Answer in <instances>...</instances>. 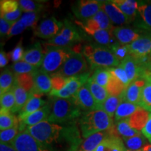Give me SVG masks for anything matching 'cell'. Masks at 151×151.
Masks as SVG:
<instances>
[{"label": "cell", "mask_w": 151, "mask_h": 151, "mask_svg": "<svg viewBox=\"0 0 151 151\" xmlns=\"http://www.w3.org/2000/svg\"><path fill=\"white\" fill-rule=\"evenodd\" d=\"M81 143L82 138L77 123L59 125L45 148L49 151H77Z\"/></svg>", "instance_id": "1"}, {"label": "cell", "mask_w": 151, "mask_h": 151, "mask_svg": "<svg viewBox=\"0 0 151 151\" xmlns=\"http://www.w3.org/2000/svg\"><path fill=\"white\" fill-rule=\"evenodd\" d=\"M52 97V109L48 121L56 124L69 125L77 123L83 112L75 104L72 98L62 99Z\"/></svg>", "instance_id": "2"}, {"label": "cell", "mask_w": 151, "mask_h": 151, "mask_svg": "<svg viewBox=\"0 0 151 151\" xmlns=\"http://www.w3.org/2000/svg\"><path fill=\"white\" fill-rule=\"evenodd\" d=\"M78 124L82 137L87 139L94 134L111 129L114 122L104 111L99 109L83 113Z\"/></svg>", "instance_id": "3"}, {"label": "cell", "mask_w": 151, "mask_h": 151, "mask_svg": "<svg viewBox=\"0 0 151 151\" xmlns=\"http://www.w3.org/2000/svg\"><path fill=\"white\" fill-rule=\"evenodd\" d=\"M82 53L90 64L92 70L97 68L118 67L120 62L117 59L110 48L99 44H88L82 49Z\"/></svg>", "instance_id": "4"}, {"label": "cell", "mask_w": 151, "mask_h": 151, "mask_svg": "<svg viewBox=\"0 0 151 151\" xmlns=\"http://www.w3.org/2000/svg\"><path fill=\"white\" fill-rule=\"evenodd\" d=\"M44 58L41 69L47 73H55L60 70L72 52L69 47H58L45 44Z\"/></svg>", "instance_id": "5"}, {"label": "cell", "mask_w": 151, "mask_h": 151, "mask_svg": "<svg viewBox=\"0 0 151 151\" xmlns=\"http://www.w3.org/2000/svg\"><path fill=\"white\" fill-rule=\"evenodd\" d=\"M87 69L88 64L83 54L72 50L70 56L56 73L65 78H70L86 73Z\"/></svg>", "instance_id": "6"}, {"label": "cell", "mask_w": 151, "mask_h": 151, "mask_svg": "<svg viewBox=\"0 0 151 151\" xmlns=\"http://www.w3.org/2000/svg\"><path fill=\"white\" fill-rule=\"evenodd\" d=\"M90 73L86 72L83 74L68 78V82L66 86L60 90H51L49 95L52 97L62 98V99H69L78 91V90L86 84L89 80Z\"/></svg>", "instance_id": "7"}, {"label": "cell", "mask_w": 151, "mask_h": 151, "mask_svg": "<svg viewBox=\"0 0 151 151\" xmlns=\"http://www.w3.org/2000/svg\"><path fill=\"white\" fill-rule=\"evenodd\" d=\"M102 2L96 0L78 1L72 6V11L77 18L86 21L99 12L102 8Z\"/></svg>", "instance_id": "8"}, {"label": "cell", "mask_w": 151, "mask_h": 151, "mask_svg": "<svg viewBox=\"0 0 151 151\" xmlns=\"http://www.w3.org/2000/svg\"><path fill=\"white\" fill-rule=\"evenodd\" d=\"M16 151H49L29 133L27 129L19 132L18 134L11 143Z\"/></svg>", "instance_id": "9"}, {"label": "cell", "mask_w": 151, "mask_h": 151, "mask_svg": "<svg viewBox=\"0 0 151 151\" xmlns=\"http://www.w3.org/2000/svg\"><path fill=\"white\" fill-rule=\"evenodd\" d=\"M63 23L58 21L55 17H51L41 21L34 27V35L43 39H51L60 32Z\"/></svg>", "instance_id": "10"}, {"label": "cell", "mask_w": 151, "mask_h": 151, "mask_svg": "<svg viewBox=\"0 0 151 151\" xmlns=\"http://www.w3.org/2000/svg\"><path fill=\"white\" fill-rule=\"evenodd\" d=\"M71 98L83 113L102 109L101 106L96 102L86 84L81 87Z\"/></svg>", "instance_id": "11"}, {"label": "cell", "mask_w": 151, "mask_h": 151, "mask_svg": "<svg viewBox=\"0 0 151 151\" xmlns=\"http://www.w3.org/2000/svg\"><path fill=\"white\" fill-rule=\"evenodd\" d=\"M34 88L29 93L34 97H40L45 94H49L52 90L51 78L48 73L42 69H37L32 73Z\"/></svg>", "instance_id": "12"}, {"label": "cell", "mask_w": 151, "mask_h": 151, "mask_svg": "<svg viewBox=\"0 0 151 151\" xmlns=\"http://www.w3.org/2000/svg\"><path fill=\"white\" fill-rule=\"evenodd\" d=\"M75 22L80 26L84 30L85 32L90 35L99 45L110 48L113 44L118 42L113 35L112 30L91 29L87 27L83 22L78 21V20H76Z\"/></svg>", "instance_id": "13"}, {"label": "cell", "mask_w": 151, "mask_h": 151, "mask_svg": "<svg viewBox=\"0 0 151 151\" xmlns=\"http://www.w3.org/2000/svg\"><path fill=\"white\" fill-rule=\"evenodd\" d=\"M129 55L136 59H141L151 53V35H143L134 41L127 45Z\"/></svg>", "instance_id": "14"}, {"label": "cell", "mask_w": 151, "mask_h": 151, "mask_svg": "<svg viewBox=\"0 0 151 151\" xmlns=\"http://www.w3.org/2000/svg\"><path fill=\"white\" fill-rule=\"evenodd\" d=\"M51 105L47 103L44 106L26 117L22 121L19 122V131L26 129L28 127L35 125L43 121H48L51 113Z\"/></svg>", "instance_id": "15"}, {"label": "cell", "mask_w": 151, "mask_h": 151, "mask_svg": "<svg viewBox=\"0 0 151 151\" xmlns=\"http://www.w3.org/2000/svg\"><path fill=\"white\" fill-rule=\"evenodd\" d=\"M40 18V12H29L24 13L20 20L15 22L7 38L20 35L27 27L37 26V22Z\"/></svg>", "instance_id": "16"}, {"label": "cell", "mask_w": 151, "mask_h": 151, "mask_svg": "<svg viewBox=\"0 0 151 151\" xmlns=\"http://www.w3.org/2000/svg\"><path fill=\"white\" fill-rule=\"evenodd\" d=\"M140 29H132L130 27L117 26L114 27L112 32L118 43L122 45H129L141 37Z\"/></svg>", "instance_id": "17"}, {"label": "cell", "mask_w": 151, "mask_h": 151, "mask_svg": "<svg viewBox=\"0 0 151 151\" xmlns=\"http://www.w3.org/2000/svg\"><path fill=\"white\" fill-rule=\"evenodd\" d=\"M137 15L139 16V20L137 21L136 26L141 31L151 35V1L139 3Z\"/></svg>", "instance_id": "18"}, {"label": "cell", "mask_w": 151, "mask_h": 151, "mask_svg": "<svg viewBox=\"0 0 151 151\" xmlns=\"http://www.w3.org/2000/svg\"><path fill=\"white\" fill-rule=\"evenodd\" d=\"M113 135L118 137L115 129V124L111 129L107 131L94 134L86 139L81 145L79 151H94L104 139Z\"/></svg>", "instance_id": "19"}, {"label": "cell", "mask_w": 151, "mask_h": 151, "mask_svg": "<svg viewBox=\"0 0 151 151\" xmlns=\"http://www.w3.org/2000/svg\"><path fill=\"white\" fill-rule=\"evenodd\" d=\"M146 79L140 78L131 83L121 95L122 100L139 105Z\"/></svg>", "instance_id": "20"}, {"label": "cell", "mask_w": 151, "mask_h": 151, "mask_svg": "<svg viewBox=\"0 0 151 151\" xmlns=\"http://www.w3.org/2000/svg\"><path fill=\"white\" fill-rule=\"evenodd\" d=\"M102 8L113 24L122 26L130 23L129 18L119 9L112 1H103Z\"/></svg>", "instance_id": "21"}, {"label": "cell", "mask_w": 151, "mask_h": 151, "mask_svg": "<svg viewBox=\"0 0 151 151\" xmlns=\"http://www.w3.org/2000/svg\"><path fill=\"white\" fill-rule=\"evenodd\" d=\"M58 35L62 39L65 46L69 48L73 43L82 40V37L77 28L68 20L64 21L63 27Z\"/></svg>", "instance_id": "22"}, {"label": "cell", "mask_w": 151, "mask_h": 151, "mask_svg": "<svg viewBox=\"0 0 151 151\" xmlns=\"http://www.w3.org/2000/svg\"><path fill=\"white\" fill-rule=\"evenodd\" d=\"M83 24L91 29L113 30L114 28V26L103 8L100 9L95 16L86 20Z\"/></svg>", "instance_id": "23"}, {"label": "cell", "mask_w": 151, "mask_h": 151, "mask_svg": "<svg viewBox=\"0 0 151 151\" xmlns=\"http://www.w3.org/2000/svg\"><path fill=\"white\" fill-rule=\"evenodd\" d=\"M44 58V51L39 42H37L24 52L22 61L39 68L41 67Z\"/></svg>", "instance_id": "24"}, {"label": "cell", "mask_w": 151, "mask_h": 151, "mask_svg": "<svg viewBox=\"0 0 151 151\" xmlns=\"http://www.w3.org/2000/svg\"><path fill=\"white\" fill-rule=\"evenodd\" d=\"M112 2L129 18L130 22L134 21L138 14L139 1L134 0H113Z\"/></svg>", "instance_id": "25"}, {"label": "cell", "mask_w": 151, "mask_h": 151, "mask_svg": "<svg viewBox=\"0 0 151 151\" xmlns=\"http://www.w3.org/2000/svg\"><path fill=\"white\" fill-rule=\"evenodd\" d=\"M47 104L45 100L41 99L40 97H31L28 99L27 103L25 104L23 109L18 113V120L19 122L23 120L26 117L29 116L30 114L35 112Z\"/></svg>", "instance_id": "26"}, {"label": "cell", "mask_w": 151, "mask_h": 151, "mask_svg": "<svg viewBox=\"0 0 151 151\" xmlns=\"http://www.w3.org/2000/svg\"><path fill=\"white\" fill-rule=\"evenodd\" d=\"M123 141L117 136H111L104 139L94 151H125Z\"/></svg>", "instance_id": "27"}, {"label": "cell", "mask_w": 151, "mask_h": 151, "mask_svg": "<svg viewBox=\"0 0 151 151\" xmlns=\"http://www.w3.org/2000/svg\"><path fill=\"white\" fill-rule=\"evenodd\" d=\"M14 91L16 102H15L14 107L11 111V113H13V114L16 113H20V111L23 109L25 104L27 103L28 99L31 97H32L29 92L24 89L22 87L19 86L16 83V81L14 86Z\"/></svg>", "instance_id": "28"}, {"label": "cell", "mask_w": 151, "mask_h": 151, "mask_svg": "<svg viewBox=\"0 0 151 151\" xmlns=\"http://www.w3.org/2000/svg\"><path fill=\"white\" fill-rule=\"evenodd\" d=\"M150 114L148 111L140 107L127 118L128 122L132 128L141 132L148 121Z\"/></svg>", "instance_id": "29"}, {"label": "cell", "mask_w": 151, "mask_h": 151, "mask_svg": "<svg viewBox=\"0 0 151 151\" xmlns=\"http://www.w3.org/2000/svg\"><path fill=\"white\" fill-rule=\"evenodd\" d=\"M86 85L89 89L90 92H91L96 102L101 106L102 108V104L109 96L106 89L96 83L91 78H89Z\"/></svg>", "instance_id": "30"}, {"label": "cell", "mask_w": 151, "mask_h": 151, "mask_svg": "<svg viewBox=\"0 0 151 151\" xmlns=\"http://www.w3.org/2000/svg\"><path fill=\"white\" fill-rule=\"evenodd\" d=\"M139 108V105L122 100L115 113V122L128 118Z\"/></svg>", "instance_id": "31"}, {"label": "cell", "mask_w": 151, "mask_h": 151, "mask_svg": "<svg viewBox=\"0 0 151 151\" xmlns=\"http://www.w3.org/2000/svg\"><path fill=\"white\" fill-rule=\"evenodd\" d=\"M16 76L11 69H6L0 76V94L2 95L14 88Z\"/></svg>", "instance_id": "32"}, {"label": "cell", "mask_w": 151, "mask_h": 151, "mask_svg": "<svg viewBox=\"0 0 151 151\" xmlns=\"http://www.w3.org/2000/svg\"><path fill=\"white\" fill-rule=\"evenodd\" d=\"M115 129H116L117 134L121 139L132 137L134 136L141 134V132H139L137 129H134V128H132L129 125L127 118L116 122Z\"/></svg>", "instance_id": "33"}, {"label": "cell", "mask_w": 151, "mask_h": 151, "mask_svg": "<svg viewBox=\"0 0 151 151\" xmlns=\"http://www.w3.org/2000/svg\"><path fill=\"white\" fill-rule=\"evenodd\" d=\"M122 139L123 141L124 146H125L126 148H128L127 150H142L145 146L148 145L146 138L142 134V133L140 134L134 136L132 137L124 138V139Z\"/></svg>", "instance_id": "34"}, {"label": "cell", "mask_w": 151, "mask_h": 151, "mask_svg": "<svg viewBox=\"0 0 151 151\" xmlns=\"http://www.w3.org/2000/svg\"><path fill=\"white\" fill-rule=\"evenodd\" d=\"M110 68H97L94 71L93 74L90 77L96 83L106 89L111 78Z\"/></svg>", "instance_id": "35"}, {"label": "cell", "mask_w": 151, "mask_h": 151, "mask_svg": "<svg viewBox=\"0 0 151 151\" xmlns=\"http://www.w3.org/2000/svg\"><path fill=\"white\" fill-rule=\"evenodd\" d=\"M139 106L148 112H151V76L146 78Z\"/></svg>", "instance_id": "36"}, {"label": "cell", "mask_w": 151, "mask_h": 151, "mask_svg": "<svg viewBox=\"0 0 151 151\" xmlns=\"http://www.w3.org/2000/svg\"><path fill=\"white\" fill-rule=\"evenodd\" d=\"M19 126L18 117L8 111H0V129L1 131Z\"/></svg>", "instance_id": "37"}, {"label": "cell", "mask_w": 151, "mask_h": 151, "mask_svg": "<svg viewBox=\"0 0 151 151\" xmlns=\"http://www.w3.org/2000/svg\"><path fill=\"white\" fill-rule=\"evenodd\" d=\"M122 101L121 96L117 97V96L109 95L102 104V110L104 111L111 118H113L119 104Z\"/></svg>", "instance_id": "38"}, {"label": "cell", "mask_w": 151, "mask_h": 151, "mask_svg": "<svg viewBox=\"0 0 151 151\" xmlns=\"http://www.w3.org/2000/svg\"><path fill=\"white\" fill-rule=\"evenodd\" d=\"M125 89L126 87L124 86L123 83L120 82L116 77L111 75L110 81L106 88V90L109 95L120 97L123 94Z\"/></svg>", "instance_id": "39"}, {"label": "cell", "mask_w": 151, "mask_h": 151, "mask_svg": "<svg viewBox=\"0 0 151 151\" xmlns=\"http://www.w3.org/2000/svg\"><path fill=\"white\" fill-rule=\"evenodd\" d=\"M15 102H16V99H15L14 88H13L9 91L1 95V99H0L1 110L0 111L11 112L14 107Z\"/></svg>", "instance_id": "40"}, {"label": "cell", "mask_w": 151, "mask_h": 151, "mask_svg": "<svg viewBox=\"0 0 151 151\" xmlns=\"http://www.w3.org/2000/svg\"><path fill=\"white\" fill-rule=\"evenodd\" d=\"M11 69L16 75L32 74L37 69H39L37 67L29 65V64L24 61H20L14 63L11 67Z\"/></svg>", "instance_id": "41"}, {"label": "cell", "mask_w": 151, "mask_h": 151, "mask_svg": "<svg viewBox=\"0 0 151 151\" xmlns=\"http://www.w3.org/2000/svg\"><path fill=\"white\" fill-rule=\"evenodd\" d=\"M18 4L20 9L24 13L40 12L43 9L42 3L32 0H20Z\"/></svg>", "instance_id": "42"}, {"label": "cell", "mask_w": 151, "mask_h": 151, "mask_svg": "<svg viewBox=\"0 0 151 151\" xmlns=\"http://www.w3.org/2000/svg\"><path fill=\"white\" fill-rule=\"evenodd\" d=\"M110 49L120 62L125 59L128 55H129L127 45H122L120 43L116 42L111 47Z\"/></svg>", "instance_id": "43"}, {"label": "cell", "mask_w": 151, "mask_h": 151, "mask_svg": "<svg viewBox=\"0 0 151 151\" xmlns=\"http://www.w3.org/2000/svg\"><path fill=\"white\" fill-rule=\"evenodd\" d=\"M16 83L27 92H30L34 88V81L32 74L16 75Z\"/></svg>", "instance_id": "44"}, {"label": "cell", "mask_w": 151, "mask_h": 151, "mask_svg": "<svg viewBox=\"0 0 151 151\" xmlns=\"http://www.w3.org/2000/svg\"><path fill=\"white\" fill-rule=\"evenodd\" d=\"M19 126L10 129L2 130L0 132V140L1 142L11 144L13 140L16 137L19 133Z\"/></svg>", "instance_id": "45"}, {"label": "cell", "mask_w": 151, "mask_h": 151, "mask_svg": "<svg viewBox=\"0 0 151 151\" xmlns=\"http://www.w3.org/2000/svg\"><path fill=\"white\" fill-rule=\"evenodd\" d=\"M109 70H110L111 75L116 77L120 82H122L124 86L126 87V88L129 86L130 83L129 81V79H128L127 73H126L125 71L124 70V69L121 66L119 65L118 67L110 68Z\"/></svg>", "instance_id": "46"}, {"label": "cell", "mask_w": 151, "mask_h": 151, "mask_svg": "<svg viewBox=\"0 0 151 151\" xmlns=\"http://www.w3.org/2000/svg\"><path fill=\"white\" fill-rule=\"evenodd\" d=\"M20 8L18 1L16 0H1L0 4L1 15L14 12Z\"/></svg>", "instance_id": "47"}, {"label": "cell", "mask_w": 151, "mask_h": 151, "mask_svg": "<svg viewBox=\"0 0 151 151\" xmlns=\"http://www.w3.org/2000/svg\"><path fill=\"white\" fill-rule=\"evenodd\" d=\"M52 83V90H60L66 86L68 82V78L62 76L57 73H52L50 76Z\"/></svg>", "instance_id": "48"}, {"label": "cell", "mask_w": 151, "mask_h": 151, "mask_svg": "<svg viewBox=\"0 0 151 151\" xmlns=\"http://www.w3.org/2000/svg\"><path fill=\"white\" fill-rule=\"evenodd\" d=\"M24 52L25 51H24L21 39V40L19 41L18 44L15 46V48L13 49L12 51L9 54V56L13 62L16 63V62L22 61Z\"/></svg>", "instance_id": "49"}, {"label": "cell", "mask_w": 151, "mask_h": 151, "mask_svg": "<svg viewBox=\"0 0 151 151\" xmlns=\"http://www.w3.org/2000/svg\"><path fill=\"white\" fill-rule=\"evenodd\" d=\"M22 12L21 9L19 8L18 10L14 11V12L1 15V18L5 19L6 21L11 22V23H15L20 20V18L22 17Z\"/></svg>", "instance_id": "50"}, {"label": "cell", "mask_w": 151, "mask_h": 151, "mask_svg": "<svg viewBox=\"0 0 151 151\" xmlns=\"http://www.w3.org/2000/svg\"><path fill=\"white\" fill-rule=\"evenodd\" d=\"M14 24V23L6 21L5 19L2 18H0V35H1V38L8 37Z\"/></svg>", "instance_id": "51"}, {"label": "cell", "mask_w": 151, "mask_h": 151, "mask_svg": "<svg viewBox=\"0 0 151 151\" xmlns=\"http://www.w3.org/2000/svg\"><path fill=\"white\" fill-rule=\"evenodd\" d=\"M142 134L146 138V139L151 143V113L149 116L148 120L147 121L145 127L141 130Z\"/></svg>", "instance_id": "52"}, {"label": "cell", "mask_w": 151, "mask_h": 151, "mask_svg": "<svg viewBox=\"0 0 151 151\" xmlns=\"http://www.w3.org/2000/svg\"><path fill=\"white\" fill-rule=\"evenodd\" d=\"M9 57V56L7 55L4 50L1 49V52H0V67L1 68L4 67L8 64Z\"/></svg>", "instance_id": "53"}, {"label": "cell", "mask_w": 151, "mask_h": 151, "mask_svg": "<svg viewBox=\"0 0 151 151\" xmlns=\"http://www.w3.org/2000/svg\"><path fill=\"white\" fill-rule=\"evenodd\" d=\"M0 151H16L11 144L1 142L0 143Z\"/></svg>", "instance_id": "54"}, {"label": "cell", "mask_w": 151, "mask_h": 151, "mask_svg": "<svg viewBox=\"0 0 151 151\" xmlns=\"http://www.w3.org/2000/svg\"><path fill=\"white\" fill-rule=\"evenodd\" d=\"M143 151H151V144H148L143 148Z\"/></svg>", "instance_id": "55"}, {"label": "cell", "mask_w": 151, "mask_h": 151, "mask_svg": "<svg viewBox=\"0 0 151 151\" xmlns=\"http://www.w3.org/2000/svg\"><path fill=\"white\" fill-rule=\"evenodd\" d=\"M150 65H149V69H150L151 72V53L150 54Z\"/></svg>", "instance_id": "56"}, {"label": "cell", "mask_w": 151, "mask_h": 151, "mask_svg": "<svg viewBox=\"0 0 151 151\" xmlns=\"http://www.w3.org/2000/svg\"><path fill=\"white\" fill-rule=\"evenodd\" d=\"M125 151H143V149L142 150H126Z\"/></svg>", "instance_id": "57"}, {"label": "cell", "mask_w": 151, "mask_h": 151, "mask_svg": "<svg viewBox=\"0 0 151 151\" xmlns=\"http://www.w3.org/2000/svg\"><path fill=\"white\" fill-rule=\"evenodd\" d=\"M78 151H79V150H78Z\"/></svg>", "instance_id": "58"}]
</instances>
